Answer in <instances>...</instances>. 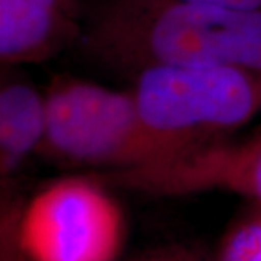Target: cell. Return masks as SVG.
Listing matches in <instances>:
<instances>
[{"mask_svg":"<svg viewBox=\"0 0 261 261\" xmlns=\"http://www.w3.org/2000/svg\"><path fill=\"white\" fill-rule=\"evenodd\" d=\"M134 97L147 129L176 155L248 121L261 108V73L151 64L141 73Z\"/></svg>","mask_w":261,"mask_h":261,"instance_id":"6da1fadb","label":"cell"},{"mask_svg":"<svg viewBox=\"0 0 261 261\" xmlns=\"http://www.w3.org/2000/svg\"><path fill=\"white\" fill-rule=\"evenodd\" d=\"M48 151L60 159L118 170L148 166L173 152L141 119L134 93L64 80L47 97Z\"/></svg>","mask_w":261,"mask_h":261,"instance_id":"7a4b0ae2","label":"cell"},{"mask_svg":"<svg viewBox=\"0 0 261 261\" xmlns=\"http://www.w3.org/2000/svg\"><path fill=\"white\" fill-rule=\"evenodd\" d=\"M18 238L29 261H115L123 216L99 181L63 178L31 200Z\"/></svg>","mask_w":261,"mask_h":261,"instance_id":"3957f363","label":"cell"},{"mask_svg":"<svg viewBox=\"0 0 261 261\" xmlns=\"http://www.w3.org/2000/svg\"><path fill=\"white\" fill-rule=\"evenodd\" d=\"M154 64L221 65L261 73V12L181 2L154 20Z\"/></svg>","mask_w":261,"mask_h":261,"instance_id":"277c9868","label":"cell"},{"mask_svg":"<svg viewBox=\"0 0 261 261\" xmlns=\"http://www.w3.org/2000/svg\"><path fill=\"white\" fill-rule=\"evenodd\" d=\"M57 0H0V56L5 63L41 58L53 45Z\"/></svg>","mask_w":261,"mask_h":261,"instance_id":"5b68a950","label":"cell"},{"mask_svg":"<svg viewBox=\"0 0 261 261\" xmlns=\"http://www.w3.org/2000/svg\"><path fill=\"white\" fill-rule=\"evenodd\" d=\"M47 129V99L25 83H10L0 93L2 166L15 167L38 147Z\"/></svg>","mask_w":261,"mask_h":261,"instance_id":"8992f818","label":"cell"},{"mask_svg":"<svg viewBox=\"0 0 261 261\" xmlns=\"http://www.w3.org/2000/svg\"><path fill=\"white\" fill-rule=\"evenodd\" d=\"M206 185L233 192L261 203V135L241 144H219L207 155Z\"/></svg>","mask_w":261,"mask_h":261,"instance_id":"52a82bcc","label":"cell"},{"mask_svg":"<svg viewBox=\"0 0 261 261\" xmlns=\"http://www.w3.org/2000/svg\"><path fill=\"white\" fill-rule=\"evenodd\" d=\"M219 261H261V212L244 218L229 231Z\"/></svg>","mask_w":261,"mask_h":261,"instance_id":"ba28073f","label":"cell"},{"mask_svg":"<svg viewBox=\"0 0 261 261\" xmlns=\"http://www.w3.org/2000/svg\"><path fill=\"white\" fill-rule=\"evenodd\" d=\"M135 261H203L183 248H161L147 252Z\"/></svg>","mask_w":261,"mask_h":261,"instance_id":"9c48e42d","label":"cell"},{"mask_svg":"<svg viewBox=\"0 0 261 261\" xmlns=\"http://www.w3.org/2000/svg\"><path fill=\"white\" fill-rule=\"evenodd\" d=\"M183 2L205 3V5H214V6H221V8L245 10L258 9L261 6V0H183Z\"/></svg>","mask_w":261,"mask_h":261,"instance_id":"30bf717a","label":"cell"}]
</instances>
